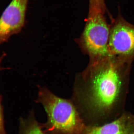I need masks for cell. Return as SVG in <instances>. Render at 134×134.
Returning a JSON list of instances; mask_svg holds the SVG:
<instances>
[{
    "label": "cell",
    "mask_w": 134,
    "mask_h": 134,
    "mask_svg": "<svg viewBox=\"0 0 134 134\" xmlns=\"http://www.w3.org/2000/svg\"><path fill=\"white\" fill-rule=\"evenodd\" d=\"M133 62L111 54L90 59L77 75L72 100L86 125H103L125 112Z\"/></svg>",
    "instance_id": "1"
},
{
    "label": "cell",
    "mask_w": 134,
    "mask_h": 134,
    "mask_svg": "<svg viewBox=\"0 0 134 134\" xmlns=\"http://www.w3.org/2000/svg\"><path fill=\"white\" fill-rule=\"evenodd\" d=\"M38 102L47 114L42 123L47 134H82L86 124L73 100L59 97L46 87H40Z\"/></svg>",
    "instance_id": "2"
},
{
    "label": "cell",
    "mask_w": 134,
    "mask_h": 134,
    "mask_svg": "<svg viewBox=\"0 0 134 134\" xmlns=\"http://www.w3.org/2000/svg\"><path fill=\"white\" fill-rule=\"evenodd\" d=\"M110 29L105 15L98 14L87 18L81 36L76 41L82 53L90 59L110 55Z\"/></svg>",
    "instance_id": "3"
},
{
    "label": "cell",
    "mask_w": 134,
    "mask_h": 134,
    "mask_svg": "<svg viewBox=\"0 0 134 134\" xmlns=\"http://www.w3.org/2000/svg\"><path fill=\"white\" fill-rule=\"evenodd\" d=\"M109 50L111 55L134 60V25L120 15L111 25Z\"/></svg>",
    "instance_id": "4"
},
{
    "label": "cell",
    "mask_w": 134,
    "mask_h": 134,
    "mask_svg": "<svg viewBox=\"0 0 134 134\" xmlns=\"http://www.w3.org/2000/svg\"><path fill=\"white\" fill-rule=\"evenodd\" d=\"M28 1L12 0L3 11L0 20L1 43L19 32L24 26Z\"/></svg>",
    "instance_id": "5"
},
{
    "label": "cell",
    "mask_w": 134,
    "mask_h": 134,
    "mask_svg": "<svg viewBox=\"0 0 134 134\" xmlns=\"http://www.w3.org/2000/svg\"><path fill=\"white\" fill-rule=\"evenodd\" d=\"M82 134H134V114L125 111L103 125H85Z\"/></svg>",
    "instance_id": "6"
},
{
    "label": "cell",
    "mask_w": 134,
    "mask_h": 134,
    "mask_svg": "<svg viewBox=\"0 0 134 134\" xmlns=\"http://www.w3.org/2000/svg\"><path fill=\"white\" fill-rule=\"evenodd\" d=\"M19 123V134H47L41 123L36 119L33 111L26 119L21 118Z\"/></svg>",
    "instance_id": "7"
},
{
    "label": "cell",
    "mask_w": 134,
    "mask_h": 134,
    "mask_svg": "<svg viewBox=\"0 0 134 134\" xmlns=\"http://www.w3.org/2000/svg\"><path fill=\"white\" fill-rule=\"evenodd\" d=\"M107 11L104 0H89L88 18L98 14L105 15Z\"/></svg>",
    "instance_id": "8"
},
{
    "label": "cell",
    "mask_w": 134,
    "mask_h": 134,
    "mask_svg": "<svg viewBox=\"0 0 134 134\" xmlns=\"http://www.w3.org/2000/svg\"><path fill=\"white\" fill-rule=\"evenodd\" d=\"M1 134H6L4 127L3 108L1 102Z\"/></svg>",
    "instance_id": "9"
}]
</instances>
